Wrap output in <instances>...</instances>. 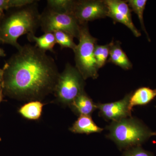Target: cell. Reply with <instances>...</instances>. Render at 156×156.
Wrapping results in <instances>:
<instances>
[{"label":"cell","instance_id":"8fae6325","mask_svg":"<svg viewBox=\"0 0 156 156\" xmlns=\"http://www.w3.org/2000/svg\"><path fill=\"white\" fill-rule=\"evenodd\" d=\"M70 131L76 134H89L94 133H100L103 128L98 127L94 122L90 116L81 115L74 123Z\"/></svg>","mask_w":156,"mask_h":156},{"label":"cell","instance_id":"d6986e66","mask_svg":"<svg viewBox=\"0 0 156 156\" xmlns=\"http://www.w3.org/2000/svg\"><path fill=\"white\" fill-rule=\"evenodd\" d=\"M56 44H58L61 49L69 48L74 51L77 44L74 42L73 37L69 34L62 31H56L53 33Z\"/></svg>","mask_w":156,"mask_h":156},{"label":"cell","instance_id":"ffe728a7","mask_svg":"<svg viewBox=\"0 0 156 156\" xmlns=\"http://www.w3.org/2000/svg\"><path fill=\"white\" fill-rule=\"evenodd\" d=\"M34 2V0H0V10L4 11L11 8H20Z\"/></svg>","mask_w":156,"mask_h":156},{"label":"cell","instance_id":"4fadbf2b","mask_svg":"<svg viewBox=\"0 0 156 156\" xmlns=\"http://www.w3.org/2000/svg\"><path fill=\"white\" fill-rule=\"evenodd\" d=\"M121 44L119 41L113 42L110 50L109 56L108 60L125 70H129L132 68V64L122 48Z\"/></svg>","mask_w":156,"mask_h":156},{"label":"cell","instance_id":"9a60e30c","mask_svg":"<svg viewBox=\"0 0 156 156\" xmlns=\"http://www.w3.org/2000/svg\"><path fill=\"white\" fill-rule=\"evenodd\" d=\"M44 104L38 101H31L21 107L19 112L23 116L30 120H37L41 115Z\"/></svg>","mask_w":156,"mask_h":156},{"label":"cell","instance_id":"9c48e42d","mask_svg":"<svg viewBox=\"0 0 156 156\" xmlns=\"http://www.w3.org/2000/svg\"><path fill=\"white\" fill-rule=\"evenodd\" d=\"M131 93L127 94L122 99L115 102L108 103H98L97 109L99 110L100 116L105 119L112 122L131 117L129 109V102Z\"/></svg>","mask_w":156,"mask_h":156},{"label":"cell","instance_id":"30bf717a","mask_svg":"<svg viewBox=\"0 0 156 156\" xmlns=\"http://www.w3.org/2000/svg\"><path fill=\"white\" fill-rule=\"evenodd\" d=\"M156 97V89L143 87L131 93L129 102V109L132 112L133 108L136 105H147Z\"/></svg>","mask_w":156,"mask_h":156},{"label":"cell","instance_id":"2e32d148","mask_svg":"<svg viewBox=\"0 0 156 156\" xmlns=\"http://www.w3.org/2000/svg\"><path fill=\"white\" fill-rule=\"evenodd\" d=\"M126 2L128 3L131 11H134V13L137 15L141 25V28L146 35L148 41L150 42V38L148 34L147 33L144 21V12L145 10L147 1L146 0H128V1H126Z\"/></svg>","mask_w":156,"mask_h":156},{"label":"cell","instance_id":"d4e9b609","mask_svg":"<svg viewBox=\"0 0 156 156\" xmlns=\"http://www.w3.org/2000/svg\"><path fill=\"white\" fill-rule=\"evenodd\" d=\"M3 15H4V11L0 10V20L3 17Z\"/></svg>","mask_w":156,"mask_h":156},{"label":"cell","instance_id":"8992f818","mask_svg":"<svg viewBox=\"0 0 156 156\" xmlns=\"http://www.w3.org/2000/svg\"><path fill=\"white\" fill-rule=\"evenodd\" d=\"M40 27L44 33L62 31L79 39L81 25L72 14L45 9L41 14Z\"/></svg>","mask_w":156,"mask_h":156},{"label":"cell","instance_id":"ba28073f","mask_svg":"<svg viewBox=\"0 0 156 156\" xmlns=\"http://www.w3.org/2000/svg\"><path fill=\"white\" fill-rule=\"evenodd\" d=\"M104 1L107 9V17H110L114 22L124 24L131 30L134 36L138 37L141 33L132 21L131 10L126 1L105 0Z\"/></svg>","mask_w":156,"mask_h":156},{"label":"cell","instance_id":"3957f363","mask_svg":"<svg viewBox=\"0 0 156 156\" xmlns=\"http://www.w3.org/2000/svg\"><path fill=\"white\" fill-rule=\"evenodd\" d=\"M106 128L109 131L107 138L113 140L121 149L140 146L152 136H156V132L131 117L112 122Z\"/></svg>","mask_w":156,"mask_h":156},{"label":"cell","instance_id":"7c38bea8","mask_svg":"<svg viewBox=\"0 0 156 156\" xmlns=\"http://www.w3.org/2000/svg\"><path fill=\"white\" fill-rule=\"evenodd\" d=\"M70 105L74 111L80 116H90L97 108V104L92 101L85 92L80 94Z\"/></svg>","mask_w":156,"mask_h":156},{"label":"cell","instance_id":"52a82bcc","mask_svg":"<svg viewBox=\"0 0 156 156\" xmlns=\"http://www.w3.org/2000/svg\"><path fill=\"white\" fill-rule=\"evenodd\" d=\"M73 14L82 25L107 17V9L104 1H75Z\"/></svg>","mask_w":156,"mask_h":156},{"label":"cell","instance_id":"ac0fdd59","mask_svg":"<svg viewBox=\"0 0 156 156\" xmlns=\"http://www.w3.org/2000/svg\"><path fill=\"white\" fill-rule=\"evenodd\" d=\"M113 42V41L106 45H99L97 44L95 45L94 56L98 69L103 67L107 62Z\"/></svg>","mask_w":156,"mask_h":156},{"label":"cell","instance_id":"5b68a950","mask_svg":"<svg viewBox=\"0 0 156 156\" xmlns=\"http://www.w3.org/2000/svg\"><path fill=\"white\" fill-rule=\"evenodd\" d=\"M84 80L76 67L67 63L59 74L54 89L57 99L62 103L70 105L84 92Z\"/></svg>","mask_w":156,"mask_h":156},{"label":"cell","instance_id":"277c9868","mask_svg":"<svg viewBox=\"0 0 156 156\" xmlns=\"http://www.w3.org/2000/svg\"><path fill=\"white\" fill-rule=\"evenodd\" d=\"M79 43L74 50L76 68L84 80L88 78L97 79L98 76L94 50L97 39L92 36L87 24L81 25L78 39Z\"/></svg>","mask_w":156,"mask_h":156},{"label":"cell","instance_id":"6da1fadb","mask_svg":"<svg viewBox=\"0 0 156 156\" xmlns=\"http://www.w3.org/2000/svg\"><path fill=\"white\" fill-rule=\"evenodd\" d=\"M3 88L13 97L34 99L53 92L59 73L55 60L35 46H21L6 62Z\"/></svg>","mask_w":156,"mask_h":156},{"label":"cell","instance_id":"cb8c5ba5","mask_svg":"<svg viewBox=\"0 0 156 156\" xmlns=\"http://www.w3.org/2000/svg\"><path fill=\"white\" fill-rule=\"evenodd\" d=\"M6 56V54L5 53L4 50L2 49V48H0V56L2 57H5Z\"/></svg>","mask_w":156,"mask_h":156},{"label":"cell","instance_id":"603a6c76","mask_svg":"<svg viewBox=\"0 0 156 156\" xmlns=\"http://www.w3.org/2000/svg\"><path fill=\"white\" fill-rule=\"evenodd\" d=\"M3 86L2 85H0V102L2 100V91Z\"/></svg>","mask_w":156,"mask_h":156},{"label":"cell","instance_id":"e0dca14e","mask_svg":"<svg viewBox=\"0 0 156 156\" xmlns=\"http://www.w3.org/2000/svg\"><path fill=\"white\" fill-rule=\"evenodd\" d=\"M75 2L72 0H48L47 8L55 12L73 14Z\"/></svg>","mask_w":156,"mask_h":156},{"label":"cell","instance_id":"44dd1931","mask_svg":"<svg viewBox=\"0 0 156 156\" xmlns=\"http://www.w3.org/2000/svg\"><path fill=\"white\" fill-rule=\"evenodd\" d=\"M123 156H154L150 152L144 150L140 146L127 149Z\"/></svg>","mask_w":156,"mask_h":156},{"label":"cell","instance_id":"7a4b0ae2","mask_svg":"<svg viewBox=\"0 0 156 156\" xmlns=\"http://www.w3.org/2000/svg\"><path fill=\"white\" fill-rule=\"evenodd\" d=\"M0 20V41L9 44L19 50L21 46L17 40L24 34H34L40 26L41 14L37 1L17 8Z\"/></svg>","mask_w":156,"mask_h":156},{"label":"cell","instance_id":"5bb4252c","mask_svg":"<svg viewBox=\"0 0 156 156\" xmlns=\"http://www.w3.org/2000/svg\"><path fill=\"white\" fill-rule=\"evenodd\" d=\"M29 41L35 43V46L40 50L46 52H53V48L56 44V39L53 33H47L39 37L36 36L34 34L27 35Z\"/></svg>","mask_w":156,"mask_h":156},{"label":"cell","instance_id":"7402d4cb","mask_svg":"<svg viewBox=\"0 0 156 156\" xmlns=\"http://www.w3.org/2000/svg\"><path fill=\"white\" fill-rule=\"evenodd\" d=\"M3 80H4V70L0 68V85L3 86Z\"/></svg>","mask_w":156,"mask_h":156}]
</instances>
